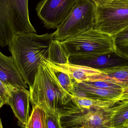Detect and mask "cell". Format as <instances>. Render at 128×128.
I'll list each match as a JSON object with an SVG mask.
<instances>
[{
    "instance_id": "6da1fadb",
    "label": "cell",
    "mask_w": 128,
    "mask_h": 128,
    "mask_svg": "<svg viewBox=\"0 0 128 128\" xmlns=\"http://www.w3.org/2000/svg\"><path fill=\"white\" fill-rule=\"evenodd\" d=\"M54 34L38 35L35 33L16 34L8 46L16 68L29 87L32 86L39 66L47 59Z\"/></svg>"
},
{
    "instance_id": "7a4b0ae2",
    "label": "cell",
    "mask_w": 128,
    "mask_h": 128,
    "mask_svg": "<svg viewBox=\"0 0 128 128\" xmlns=\"http://www.w3.org/2000/svg\"><path fill=\"white\" fill-rule=\"evenodd\" d=\"M30 102L44 110H50L60 115L72 96L62 87L49 66L43 59L29 87Z\"/></svg>"
},
{
    "instance_id": "3957f363",
    "label": "cell",
    "mask_w": 128,
    "mask_h": 128,
    "mask_svg": "<svg viewBox=\"0 0 128 128\" xmlns=\"http://www.w3.org/2000/svg\"><path fill=\"white\" fill-rule=\"evenodd\" d=\"M28 0H0V46H9L16 34L36 33L29 16Z\"/></svg>"
},
{
    "instance_id": "277c9868",
    "label": "cell",
    "mask_w": 128,
    "mask_h": 128,
    "mask_svg": "<svg viewBox=\"0 0 128 128\" xmlns=\"http://www.w3.org/2000/svg\"><path fill=\"white\" fill-rule=\"evenodd\" d=\"M61 42L69 56L100 54L115 52L114 36L94 28Z\"/></svg>"
},
{
    "instance_id": "5b68a950",
    "label": "cell",
    "mask_w": 128,
    "mask_h": 128,
    "mask_svg": "<svg viewBox=\"0 0 128 128\" xmlns=\"http://www.w3.org/2000/svg\"><path fill=\"white\" fill-rule=\"evenodd\" d=\"M96 4L91 0H78L54 32V40H64L94 28Z\"/></svg>"
},
{
    "instance_id": "8992f818",
    "label": "cell",
    "mask_w": 128,
    "mask_h": 128,
    "mask_svg": "<svg viewBox=\"0 0 128 128\" xmlns=\"http://www.w3.org/2000/svg\"><path fill=\"white\" fill-rule=\"evenodd\" d=\"M128 27V0H113L102 6L96 5L94 28L111 36Z\"/></svg>"
},
{
    "instance_id": "52a82bcc",
    "label": "cell",
    "mask_w": 128,
    "mask_h": 128,
    "mask_svg": "<svg viewBox=\"0 0 128 128\" xmlns=\"http://www.w3.org/2000/svg\"><path fill=\"white\" fill-rule=\"evenodd\" d=\"M78 0H42L36 8L37 14L44 26L55 29L63 22Z\"/></svg>"
},
{
    "instance_id": "ba28073f",
    "label": "cell",
    "mask_w": 128,
    "mask_h": 128,
    "mask_svg": "<svg viewBox=\"0 0 128 128\" xmlns=\"http://www.w3.org/2000/svg\"><path fill=\"white\" fill-rule=\"evenodd\" d=\"M69 62L71 64L98 70L128 65V59L120 57L115 52L100 54L70 56Z\"/></svg>"
},
{
    "instance_id": "9c48e42d",
    "label": "cell",
    "mask_w": 128,
    "mask_h": 128,
    "mask_svg": "<svg viewBox=\"0 0 128 128\" xmlns=\"http://www.w3.org/2000/svg\"><path fill=\"white\" fill-rule=\"evenodd\" d=\"M104 110L84 111L61 116L62 126L65 128H106Z\"/></svg>"
},
{
    "instance_id": "30bf717a",
    "label": "cell",
    "mask_w": 128,
    "mask_h": 128,
    "mask_svg": "<svg viewBox=\"0 0 128 128\" xmlns=\"http://www.w3.org/2000/svg\"><path fill=\"white\" fill-rule=\"evenodd\" d=\"M7 86L10 94L8 104L12 108L21 125L24 128L30 117V92L25 88Z\"/></svg>"
},
{
    "instance_id": "8fae6325",
    "label": "cell",
    "mask_w": 128,
    "mask_h": 128,
    "mask_svg": "<svg viewBox=\"0 0 128 128\" xmlns=\"http://www.w3.org/2000/svg\"><path fill=\"white\" fill-rule=\"evenodd\" d=\"M124 89H105L95 88L83 82L75 83L73 95L98 98L117 102L123 99Z\"/></svg>"
},
{
    "instance_id": "7c38bea8",
    "label": "cell",
    "mask_w": 128,
    "mask_h": 128,
    "mask_svg": "<svg viewBox=\"0 0 128 128\" xmlns=\"http://www.w3.org/2000/svg\"><path fill=\"white\" fill-rule=\"evenodd\" d=\"M0 80L7 86L28 88L14 63L12 56L0 52Z\"/></svg>"
},
{
    "instance_id": "4fadbf2b",
    "label": "cell",
    "mask_w": 128,
    "mask_h": 128,
    "mask_svg": "<svg viewBox=\"0 0 128 128\" xmlns=\"http://www.w3.org/2000/svg\"><path fill=\"white\" fill-rule=\"evenodd\" d=\"M106 128H124L128 122V98L105 109Z\"/></svg>"
},
{
    "instance_id": "5bb4252c",
    "label": "cell",
    "mask_w": 128,
    "mask_h": 128,
    "mask_svg": "<svg viewBox=\"0 0 128 128\" xmlns=\"http://www.w3.org/2000/svg\"><path fill=\"white\" fill-rule=\"evenodd\" d=\"M100 73L90 78L89 81L106 80L120 85L124 89L128 87V66L99 70Z\"/></svg>"
},
{
    "instance_id": "9a60e30c",
    "label": "cell",
    "mask_w": 128,
    "mask_h": 128,
    "mask_svg": "<svg viewBox=\"0 0 128 128\" xmlns=\"http://www.w3.org/2000/svg\"><path fill=\"white\" fill-rule=\"evenodd\" d=\"M58 64L68 72L75 83L89 81L91 77L100 73L99 70L83 66L74 64L70 63Z\"/></svg>"
},
{
    "instance_id": "2e32d148",
    "label": "cell",
    "mask_w": 128,
    "mask_h": 128,
    "mask_svg": "<svg viewBox=\"0 0 128 128\" xmlns=\"http://www.w3.org/2000/svg\"><path fill=\"white\" fill-rule=\"evenodd\" d=\"M43 60L52 68L62 87L67 93L73 96L75 82L68 72L56 63L46 58Z\"/></svg>"
},
{
    "instance_id": "e0dca14e",
    "label": "cell",
    "mask_w": 128,
    "mask_h": 128,
    "mask_svg": "<svg viewBox=\"0 0 128 128\" xmlns=\"http://www.w3.org/2000/svg\"><path fill=\"white\" fill-rule=\"evenodd\" d=\"M69 57L61 41L54 39L50 45L47 59L58 64H68Z\"/></svg>"
},
{
    "instance_id": "ac0fdd59",
    "label": "cell",
    "mask_w": 128,
    "mask_h": 128,
    "mask_svg": "<svg viewBox=\"0 0 128 128\" xmlns=\"http://www.w3.org/2000/svg\"><path fill=\"white\" fill-rule=\"evenodd\" d=\"M24 128H48L45 110L37 105L33 106L31 114Z\"/></svg>"
},
{
    "instance_id": "d6986e66",
    "label": "cell",
    "mask_w": 128,
    "mask_h": 128,
    "mask_svg": "<svg viewBox=\"0 0 128 128\" xmlns=\"http://www.w3.org/2000/svg\"><path fill=\"white\" fill-rule=\"evenodd\" d=\"M115 52L128 59V27L114 36Z\"/></svg>"
},
{
    "instance_id": "ffe728a7",
    "label": "cell",
    "mask_w": 128,
    "mask_h": 128,
    "mask_svg": "<svg viewBox=\"0 0 128 128\" xmlns=\"http://www.w3.org/2000/svg\"><path fill=\"white\" fill-rule=\"evenodd\" d=\"M46 121L48 128H61L60 115L59 113L50 110H46Z\"/></svg>"
},
{
    "instance_id": "44dd1931",
    "label": "cell",
    "mask_w": 128,
    "mask_h": 128,
    "mask_svg": "<svg viewBox=\"0 0 128 128\" xmlns=\"http://www.w3.org/2000/svg\"><path fill=\"white\" fill-rule=\"evenodd\" d=\"M86 85L95 88L105 89H124L122 86L113 83L112 82L106 80H98V81H87L82 82Z\"/></svg>"
},
{
    "instance_id": "7402d4cb",
    "label": "cell",
    "mask_w": 128,
    "mask_h": 128,
    "mask_svg": "<svg viewBox=\"0 0 128 128\" xmlns=\"http://www.w3.org/2000/svg\"><path fill=\"white\" fill-rule=\"evenodd\" d=\"M95 4L96 6H102L110 4L113 0H91Z\"/></svg>"
},
{
    "instance_id": "603a6c76",
    "label": "cell",
    "mask_w": 128,
    "mask_h": 128,
    "mask_svg": "<svg viewBox=\"0 0 128 128\" xmlns=\"http://www.w3.org/2000/svg\"><path fill=\"white\" fill-rule=\"evenodd\" d=\"M0 90L2 91L9 98L10 94H9L8 87L4 83L2 82L1 80H0Z\"/></svg>"
},
{
    "instance_id": "cb8c5ba5",
    "label": "cell",
    "mask_w": 128,
    "mask_h": 128,
    "mask_svg": "<svg viewBox=\"0 0 128 128\" xmlns=\"http://www.w3.org/2000/svg\"><path fill=\"white\" fill-rule=\"evenodd\" d=\"M8 97L0 90V99L2 100L5 103V104H8Z\"/></svg>"
},
{
    "instance_id": "d4e9b609",
    "label": "cell",
    "mask_w": 128,
    "mask_h": 128,
    "mask_svg": "<svg viewBox=\"0 0 128 128\" xmlns=\"http://www.w3.org/2000/svg\"><path fill=\"white\" fill-rule=\"evenodd\" d=\"M4 104H5L4 102L2 100L0 99V110L1 108L2 107V106ZM0 128H3L0 118Z\"/></svg>"
},
{
    "instance_id": "484cf974",
    "label": "cell",
    "mask_w": 128,
    "mask_h": 128,
    "mask_svg": "<svg viewBox=\"0 0 128 128\" xmlns=\"http://www.w3.org/2000/svg\"><path fill=\"white\" fill-rule=\"evenodd\" d=\"M123 98H128V87L124 89Z\"/></svg>"
},
{
    "instance_id": "4316f807",
    "label": "cell",
    "mask_w": 128,
    "mask_h": 128,
    "mask_svg": "<svg viewBox=\"0 0 128 128\" xmlns=\"http://www.w3.org/2000/svg\"><path fill=\"white\" fill-rule=\"evenodd\" d=\"M61 128H64L63 127H62ZM85 128V127H73V128Z\"/></svg>"
},
{
    "instance_id": "83f0119b",
    "label": "cell",
    "mask_w": 128,
    "mask_h": 128,
    "mask_svg": "<svg viewBox=\"0 0 128 128\" xmlns=\"http://www.w3.org/2000/svg\"><path fill=\"white\" fill-rule=\"evenodd\" d=\"M124 128H128V122L127 124L125 125Z\"/></svg>"
},
{
    "instance_id": "f1b7e54d",
    "label": "cell",
    "mask_w": 128,
    "mask_h": 128,
    "mask_svg": "<svg viewBox=\"0 0 128 128\" xmlns=\"http://www.w3.org/2000/svg\"></svg>"
}]
</instances>
